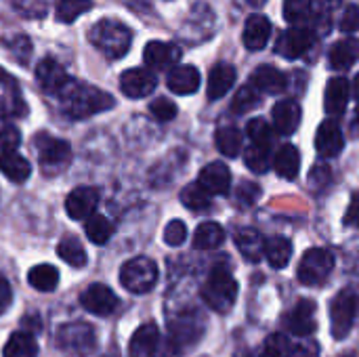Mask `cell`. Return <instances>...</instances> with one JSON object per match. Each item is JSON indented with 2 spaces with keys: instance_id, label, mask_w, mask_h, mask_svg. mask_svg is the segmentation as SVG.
Segmentation results:
<instances>
[{
  "instance_id": "obj_1",
  "label": "cell",
  "mask_w": 359,
  "mask_h": 357,
  "mask_svg": "<svg viewBox=\"0 0 359 357\" xmlns=\"http://www.w3.org/2000/svg\"><path fill=\"white\" fill-rule=\"evenodd\" d=\"M59 101H61L63 114H67L74 120L95 116V114L111 109L116 105V101L109 93H105L97 86H90V84L76 82V80H72L63 88V93L59 95Z\"/></svg>"
},
{
  "instance_id": "obj_2",
  "label": "cell",
  "mask_w": 359,
  "mask_h": 357,
  "mask_svg": "<svg viewBox=\"0 0 359 357\" xmlns=\"http://www.w3.org/2000/svg\"><path fill=\"white\" fill-rule=\"evenodd\" d=\"M88 40L95 44L99 53H103L107 59H120L128 53L130 42H133V32L116 19H101L97 21L90 32Z\"/></svg>"
},
{
  "instance_id": "obj_3",
  "label": "cell",
  "mask_w": 359,
  "mask_h": 357,
  "mask_svg": "<svg viewBox=\"0 0 359 357\" xmlns=\"http://www.w3.org/2000/svg\"><path fill=\"white\" fill-rule=\"evenodd\" d=\"M202 299L217 314H227L233 307L238 299V282L233 280L227 267H215L210 271L202 288Z\"/></svg>"
},
{
  "instance_id": "obj_4",
  "label": "cell",
  "mask_w": 359,
  "mask_h": 357,
  "mask_svg": "<svg viewBox=\"0 0 359 357\" xmlns=\"http://www.w3.org/2000/svg\"><path fill=\"white\" fill-rule=\"evenodd\" d=\"M122 286L133 295L149 292L158 282V265L147 257H135L126 261L120 269Z\"/></svg>"
},
{
  "instance_id": "obj_5",
  "label": "cell",
  "mask_w": 359,
  "mask_h": 357,
  "mask_svg": "<svg viewBox=\"0 0 359 357\" xmlns=\"http://www.w3.org/2000/svg\"><path fill=\"white\" fill-rule=\"evenodd\" d=\"M334 269V255L326 248H311L299 263V282L305 286H320Z\"/></svg>"
},
{
  "instance_id": "obj_6",
  "label": "cell",
  "mask_w": 359,
  "mask_h": 357,
  "mask_svg": "<svg viewBox=\"0 0 359 357\" xmlns=\"http://www.w3.org/2000/svg\"><path fill=\"white\" fill-rule=\"evenodd\" d=\"M97 345L95 330L84 324V322H74V324H63L57 330V347L69 353L78 356H88Z\"/></svg>"
},
{
  "instance_id": "obj_7",
  "label": "cell",
  "mask_w": 359,
  "mask_h": 357,
  "mask_svg": "<svg viewBox=\"0 0 359 357\" xmlns=\"http://www.w3.org/2000/svg\"><path fill=\"white\" fill-rule=\"evenodd\" d=\"M355 316H358V299L353 292L349 290H343L339 292L332 303H330V322H332V337L337 341L345 339L351 328H353V322H355Z\"/></svg>"
},
{
  "instance_id": "obj_8",
  "label": "cell",
  "mask_w": 359,
  "mask_h": 357,
  "mask_svg": "<svg viewBox=\"0 0 359 357\" xmlns=\"http://www.w3.org/2000/svg\"><path fill=\"white\" fill-rule=\"evenodd\" d=\"M36 149H38V160L42 168L46 170H57L65 166L72 158V147L67 141L50 137V135H38L36 137Z\"/></svg>"
},
{
  "instance_id": "obj_9",
  "label": "cell",
  "mask_w": 359,
  "mask_h": 357,
  "mask_svg": "<svg viewBox=\"0 0 359 357\" xmlns=\"http://www.w3.org/2000/svg\"><path fill=\"white\" fill-rule=\"evenodd\" d=\"M80 305L88 314H93V316L107 318V316H111L118 309L120 299H118V295L109 286H105V284H90L80 295Z\"/></svg>"
},
{
  "instance_id": "obj_10",
  "label": "cell",
  "mask_w": 359,
  "mask_h": 357,
  "mask_svg": "<svg viewBox=\"0 0 359 357\" xmlns=\"http://www.w3.org/2000/svg\"><path fill=\"white\" fill-rule=\"evenodd\" d=\"M158 86V78L147 67H133L120 76V90L128 99H143L151 95Z\"/></svg>"
},
{
  "instance_id": "obj_11",
  "label": "cell",
  "mask_w": 359,
  "mask_h": 357,
  "mask_svg": "<svg viewBox=\"0 0 359 357\" xmlns=\"http://www.w3.org/2000/svg\"><path fill=\"white\" fill-rule=\"evenodd\" d=\"M36 80H38V84L42 86L44 93L57 95V97L72 82V78L67 76L65 67L57 59H53V57H46V59H42L36 65Z\"/></svg>"
},
{
  "instance_id": "obj_12",
  "label": "cell",
  "mask_w": 359,
  "mask_h": 357,
  "mask_svg": "<svg viewBox=\"0 0 359 357\" xmlns=\"http://www.w3.org/2000/svg\"><path fill=\"white\" fill-rule=\"evenodd\" d=\"M97 204H99V191L95 187L82 185V187H76L67 196V200H65V213L74 221H86V219H90L95 215Z\"/></svg>"
},
{
  "instance_id": "obj_13",
  "label": "cell",
  "mask_w": 359,
  "mask_h": 357,
  "mask_svg": "<svg viewBox=\"0 0 359 357\" xmlns=\"http://www.w3.org/2000/svg\"><path fill=\"white\" fill-rule=\"evenodd\" d=\"M286 324H288V330L294 335V337H311L318 328V322H316V303L313 301H299L290 314L286 316Z\"/></svg>"
},
{
  "instance_id": "obj_14",
  "label": "cell",
  "mask_w": 359,
  "mask_h": 357,
  "mask_svg": "<svg viewBox=\"0 0 359 357\" xmlns=\"http://www.w3.org/2000/svg\"><path fill=\"white\" fill-rule=\"evenodd\" d=\"M179 59H181V48L177 44H172V42L151 40V42H147V46L143 50V61L151 69L175 67Z\"/></svg>"
},
{
  "instance_id": "obj_15",
  "label": "cell",
  "mask_w": 359,
  "mask_h": 357,
  "mask_svg": "<svg viewBox=\"0 0 359 357\" xmlns=\"http://www.w3.org/2000/svg\"><path fill=\"white\" fill-rule=\"evenodd\" d=\"M313 44V34L305 27H290L282 34L276 50L286 59H299L303 57Z\"/></svg>"
},
{
  "instance_id": "obj_16",
  "label": "cell",
  "mask_w": 359,
  "mask_h": 357,
  "mask_svg": "<svg viewBox=\"0 0 359 357\" xmlns=\"http://www.w3.org/2000/svg\"><path fill=\"white\" fill-rule=\"evenodd\" d=\"M345 147V137L341 126L334 120H326L320 124L316 133V149L322 158H334L343 151Z\"/></svg>"
},
{
  "instance_id": "obj_17",
  "label": "cell",
  "mask_w": 359,
  "mask_h": 357,
  "mask_svg": "<svg viewBox=\"0 0 359 357\" xmlns=\"http://www.w3.org/2000/svg\"><path fill=\"white\" fill-rule=\"evenodd\" d=\"M198 183L210 196H225L231 187V173L223 162H210L200 170Z\"/></svg>"
},
{
  "instance_id": "obj_18",
  "label": "cell",
  "mask_w": 359,
  "mask_h": 357,
  "mask_svg": "<svg viewBox=\"0 0 359 357\" xmlns=\"http://www.w3.org/2000/svg\"><path fill=\"white\" fill-rule=\"evenodd\" d=\"M160 347V330L156 324L147 322L141 328L135 330L130 343H128V356L130 357H156Z\"/></svg>"
},
{
  "instance_id": "obj_19",
  "label": "cell",
  "mask_w": 359,
  "mask_h": 357,
  "mask_svg": "<svg viewBox=\"0 0 359 357\" xmlns=\"http://www.w3.org/2000/svg\"><path fill=\"white\" fill-rule=\"evenodd\" d=\"M23 114H25V103L19 95L15 80L4 69H0V116L15 118Z\"/></svg>"
},
{
  "instance_id": "obj_20",
  "label": "cell",
  "mask_w": 359,
  "mask_h": 357,
  "mask_svg": "<svg viewBox=\"0 0 359 357\" xmlns=\"http://www.w3.org/2000/svg\"><path fill=\"white\" fill-rule=\"evenodd\" d=\"M166 86L175 95H191L200 88V72L194 65H175L168 72Z\"/></svg>"
},
{
  "instance_id": "obj_21",
  "label": "cell",
  "mask_w": 359,
  "mask_h": 357,
  "mask_svg": "<svg viewBox=\"0 0 359 357\" xmlns=\"http://www.w3.org/2000/svg\"><path fill=\"white\" fill-rule=\"evenodd\" d=\"M250 84L259 90V93H265V95H278L286 88L288 80L286 76L273 67V65H261L252 72L250 76Z\"/></svg>"
},
{
  "instance_id": "obj_22",
  "label": "cell",
  "mask_w": 359,
  "mask_h": 357,
  "mask_svg": "<svg viewBox=\"0 0 359 357\" xmlns=\"http://www.w3.org/2000/svg\"><path fill=\"white\" fill-rule=\"evenodd\" d=\"M236 78H238V72L233 65L229 63H217L212 69H210V76H208V99L210 101H217L221 97H225L231 86L236 84Z\"/></svg>"
},
{
  "instance_id": "obj_23",
  "label": "cell",
  "mask_w": 359,
  "mask_h": 357,
  "mask_svg": "<svg viewBox=\"0 0 359 357\" xmlns=\"http://www.w3.org/2000/svg\"><path fill=\"white\" fill-rule=\"evenodd\" d=\"M349 95H351V86L347 82V78H332L326 86V95H324V107L330 116H343L349 103Z\"/></svg>"
},
{
  "instance_id": "obj_24",
  "label": "cell",
  "mask_w": 359,
  "mask_h": 357,
  "mask_svg": "<svg viewBox=\"0 0 359 357\" xmlns=\"http://www.w3.org/2000/svg\"><path fill=\"white\" fill-rule=\"evenodd\" d=\"M271 114H273V126L282 135H292L299 128L301 116H303L301 105L292 99H284V101L276 103Z\"/></svg>"
},
{
  "instance_id": "obj_25",
  "label": "cell",
  "mask_w": 359,
  "mask_h": 357,
  "mask_svg": "<svg viewBox=\"0 0 359 357\" xmlns=\"http://www.w3.org/2000/svg\"><path fill=\"white\" fill-rule=\"evenodd\" d=\"M233 240L246 261L259 263L261 257H265V238L261 236V231H257L252 227H244V229L236 231Z\"/></svg>"
},
{
  "instance_id": "obj_26",
  "label": "cell",
  "mask_w": 359,
  "mask_h": 357,
  "mask_svg": "<svg viewBox=\"0 0 359 357\" xmlns=\"http://www.w3.org/2000/svg\"><path fill=\"white\" fill-rule=\"evenodd\" d=\"M269 38H271V23H269V19L265 15H252L246 21L244 34H242V40H244L246 48L261 50L269 42Z\"/></svg>"
},
{
  "instance_id": "obj_27",
  "label": "cell",
  "mask_w": 359,
  "mask_h": 357,
  "mask_svg": "<svg viewBox=\"0 0 359 357\" xmlns=\"http://www.w3.org/2000/svg\"><path fill=\"white\" fill-rule=\"evenodd\" d=\"M273 168L278 173V177L286 179V181H294L301 168V154L294 145L286 143L278 149L276 158H273Z\"/></svg>"
},
{
  "instance_id": "obj_28",
  "label": "cell",
  "mask_w": 359,
  "mask_h": 357,
  "mask_svg": "<svg viewBox=\"0 0 359 357\" xmlns=\"http://www.w3.org/2000/svg\"><path fill=\"white\" fill-rule=\"evenodd\" d=\"M0 173L13 183H25L32 175V166L23 156L8 151V154H0Z\"/></svg>"
},
{
  "instance_id": "obj_29",
  "label": "cell",
  "mask_w": 359,
  "mask_h": 357,
  "mask_svg": "<svg viewBox=\"0 0 359 357\" xmlns=\"http://www.w3.org/2000/svg\"><path fill=\"white\" fill-rule=\"evenodd\" d=\"M330 65L334 69H349L359 59V40L355 38H345L339 40L332 48H330Z\"/></svg>"
},
{
  "instance_id": "obj_30",
  "label": "cell",
  "mask_w": 359,
  "mask_h": 357,
  "mask_svg": "<svg viewBox=\"0 0 359 357\" xmlns=\"http://www.w3.org/2000/svg\"><path fill=\"white\" fill-rule=\"evenodd\" d=\"M265 259L273 269H284L292 259V244L288 238L276 236L271 240H265Z\"/></svg>"
},
{
  "instance_id": "obj_31",
  "label": "cell",
  "mask_w": 359,
  "mask_h": 357,
  "mask_svg": "<svg viewBox=\"0 0 359 357\" xmlns=\"http://www.w3.org/2000/svg\"><path fill=\"white\" fill-rule=\"evenodd\" d=\"M225 242V229L219 223H202L194 234V248L198 250H215Z\"/></svg>"
},
{
  "instance_id": "obj_32",
  "label": "cell",
  "mask_w": 359,
  "mask_h": 357,
  "mask_svg": "<svg viewBox=\"0 0 359 357\" xmlns=\"http://www.w3.org/2000/svg\"><path fill=\"white\" fill-rule=\"evenodd\" d=\"M57 255L63 263H67L69 267H84L86 265V250L82 246V242L74 236H65L59 244H57Z\"/></svg>"
},
{
  "instance_id": "obj_33",
  "label": "cell",
  "mask_w": 359,
  "mask_h": 357,
  "mask_svg": "<svg viewBox=\"0 0 359 357\" xmlns=\"http://www.w3.org/2000/svg\"><path fill=\"white\" fill-rule=\"evenodd\" d=\"M27 282L38 292H53L57 288V284H59V271H57V267L42 263V265H36V267L29 269Z\"/></svg>"
},
{
  "instance_id": "obj_34",
  "label": "cell",
  "mask_w": 359,
  "mask_h": 357,
  "mask_svg": "<svg viewBox=\"0 0 359 357\" xmlns=\"http://www.w3.org/2000/svg\"><path fill=\"white\" fill-rule=\"evenodd\" d=\"M4 357H36L38 356V345L32 332H15L4 345Z\"/></svg>"
},
{
  "instance_id": "obj_35",
  "label": "cell",
  "mask_w": 359,
  "mask_h": 357,
  "mask_svg": "<svg viewBox=\"0 0 359 357\" xmlns=\"http://www.w3.org/2000/svg\"><path fill=\"white\" fill-rule=\"evenodd\" d=\"M215 143H217V149H219L223 156L236 158V156H240V151H242V133H240L236 126H223V128L217 130Z\"/></svg>"
},
{
  "instance_id": "obj_36",
  "label": "cell",
  "mask_w": 359,
  "mask_h": 357,
  "mask_svg": "<svg viewBox=\"0 0 359 357\" xmlns=\"http://www.w3.org/2000/svg\"><path fill=\"white\" fill-rule=\"evenodd\" d=\"M93 8V0H57L55 17L61 23H74L80 15Z\"/></svg>"
},
{
  "instance_id": "obj_37",
  "label": "cell",
  "mask_w": 359,
  "mask_h": 357,
  "mask_svg": "<svg viewBox=\"0 0 359 357\" xmlns=\"http://www.w3.org/2000/svg\"><path fill=\"white\" fill-rule=\"evenodd\" d=\"M0 46H4L11 53V57L17 59L21 65H25L32 57V42L23 34H11V36L0 38Z\"/></svg>"
},
{
  "instance_id": "obj_38",
  "label": "cell",
  "mask_w": 359,
  "mask_h": 357,
  "mask_svg": "<svg viewBox=\"0 0 359 357\" xmlns=\"http://www.w3.org/2000/svg\"><path fill=\"white\" fill-rule=\"evenodd\" d=\"M86 236L93 244H107L111 234H114V225L107 217L103 215H93L90 219H86Z\"/></svg>"
},
{
  "instance_id": "obj_39",
  "label": "cell",
  "mask_w": 359,
  "mask_h": 357,
  "mask_svg": "<svg viewBox=\"0 0 359 357\" xmlns=\"http://www.w3.org/2000/svg\"><path fill=\"white\" fill-rule=\"evenodd\" d=\"M210 194L200 185V183H189L183 191H181V202L185 208L198 213V210H206L210 206Z\"/></svg>"
},
{
  "instance_id": "obj_40",
  "label": "cell",
  "mask_w": 359,
  "mask_h": 357,
  "mask_svg": "<svg viewBox=\"0 0 359 357\" xmlns=\"http://www.w3.org/2000/svg\"><path fill=\"white\" fill-rule=\"evenodd\" d=\"M246 133H248L252 145L271 149V145H273V128H271V124L267 120H263V118L250 120L248 126H246Z\"/></svg>"
},
{
  "instance_id": "obj_41",
  "label": "cell",
  "mask_w": 359,
  "mask_h": 357,
  "mask_svg": "<svg viewBox=\"0 0 359 357\" xmlns=\"http://www.w3.org/2000/svg\"><path fill=\"white\" fill-rule=\"evenodd\" d=\"M259 103H261V93H259L252 84H248V86H242V88L236 93V97H233V101H231V109H233L236 114H246V112L255 109Z\"/></svg>"
},
{
  "instance_id": "obj_42",
  "label": "cell",
  "mask_w": 359,
  "mask_h": 357,
  "mask_svg": "<svg viewBox=\"0 0 359 357\" xmlns=\"http://www.w3.org/2000/svg\"><path fill=\"white\" fill-rule=\"evenodd\" d=\"M244 164L257 173V175H263L269 170L271 166V158H269V149L265 147H257V145H250L246 151H244Z\"/></svg>"
},
{
  "instance_id": "obj_43",
  "label": "cell",
  "mask_w": 359,
  "mask_h": 357,
  "mask_svg": "<svg viewBox=\"0 0 359 357\" xmlns=\"http://www.w3.org/2000/svg\"><path fill=\"white\" fill-rule=\"evenodd\" d=\"M313 15V0H284V17L290 23H303Z\"/></svg>"
},
{
  "instance_id": "obj_44",
  "label": "cell",
  "mask_w": 359,
  "mask_h": 357,
  "mask_svg": "<svg viewBox=\"0 0 359 357\" xmlns=\"http://www.w3.org/2000/svg\"><path fill=\"white\" fill-rule=\"evenodd\" d=\"M53 0H13V6L19 15L27 19H42L48 15Z\"/></svg>"
},
{
  "instance_id": "obj_45",
  "label": "cell",
  "mask_w": 359,
  "mask_h": 357,
  "mask_svg": "<svg viewBox=\"0 0 359 357\" xmlns=\"http://www.w3.org/2000/svg\"><path fill=\"white\" fill-rule=\"evenodd\" d=\"M290 351L292 343L284 335H271L263 345L261 357H290Z\"/></svg>"
},
{
  "instance_id": "obj_46",
  "label": "cell",
  "mask_w": 359,
  "mask_h": 357,
  "mask_svg": "<svg viewBox=\"0 0 359 357\" xmlns=\"http://www.w3.org/2000/svg\"><path fill=\"white\" fill-rule=\"evenodd\" d=\"M149 112L158 122H170V120H175L179 109L168 97H158L149 103Z\"/></svg>"
},
{
  "instance_id": "obj_47",
  "label": "cell",
  "mask_w": 359,
  "mask_h": 357,
  "mask_svg": "<svg viewBox=\"0 0 359 357\" xmlns=\"http://www.w3.org/2000/svg\"><path fill=\"white\" fill-rule=\"evenodd\" d=\"M21 143V133L13 124H0V151H15Z\"/></svg>"
},
{
  "instance_id": "obj_48",
  "label": "cell",
  "mask_w": 359,
  "mask_h": 357,
  "mask_svg": "<svg viewBox=\"0 0 359 357\" xmlns=\"http://www.w3.org/2000/svg\"><path fill=\"white\" fill-rule=\"evenodd\" d=\"M261 198V187L250 181H242L240 187L236 189V200L240 206H252Z\"/></svg>"
},
{
  "instance_id": "obj_49",
  "label": "cell",
  "mask_w": 359,
  "mask_h": 357,
  "mask_svg": "<svg viewBox=\"0 0 359 357\" xmlns=\"http://www.w3.org/2000/svg\"><path fill=\"white\" fill-rule=\"evenodd\" d=\"M187 238V225L179 219L170 221L164 229V242L168 246H181Z\"/></svg>"
},
{
  "instance_id": "obj_50",
  "label": "cell",
  "mask_w": 359,
  "mask_h": 357,
  "mask_svg": "<svg viewBox=\"0 0 359 357\" xmlns=\"http://www.w3.org/2000/svg\"><path fill=\"white\" fill-rule=\"evenodd\" d=\"M332 179V173H330V166H324V164H318L311 175H309V185L313 191H322Z\"/></svg>"
},
{
  "instance_id": "obj_51",
  "label": "cell",
  "mask_w": 359,
  "mask_h": 357,
  "mask_svg": "<svg viewBox=\"0 0 359 357\" xmlns=\"http://www.w3.org/2000/svg\"><path fill=\"white\" fill-rule=\"evenodd\" d=\"M290 357H320V345L311 339H303L297 345H292Z\"/></svg>"
},
{
  "instance_id": "obj_52",
  "label": "cell",
  "mask_w": 359,
  "mask_h": 357,
  "mask_svg": "<svg viewBox=\"0 0 359 357\" xmlns=\"http://www.w3.org/2000/svg\"><path fill=\"white\" fill-rule=\"evenodd\" d=\"M341 27L345 32H355V29H359V8L355 4H349L345 8V15L341 19Z\"/></svg>"
},
{
  "instance_id": "obj_53",
  "label": "cell",
  "mask_w": 359,
  "mask_h": 357,
  "mask_svg": "<svg viewBox=\"0 0 359 357\" xmlns=\"http://www.w3.org/2000/svg\"><path fill=\"white\" fill-rule=\"evenodd\" d=\"M13 303V290H11V284L8 280L0 274V316L11 307Z\"/></svg>"
},
{
  "instance_id": "obj_54",
  "label": "cell",
  "mask_w": 359,
  "mask_h": 357,
  "mask_svg": "<svg viewBox=\"0 0 359 357\" xmlns=\"http://www.w3.org/2000/svg\"><path fill=\"white\" fill-rule=\"evenodd\" d=\"M345 223H347L349 227L359 229V194H355V196L351 198L349 210H347V215H345Z\"/></svg>"
},
{
  "instance_id": "obj_55",
  "label": "cell",
  "mask_w": 359,
  "mask_h": 357,
  "mask_svg": "<svg viewBox=\"0 0 359 357\" xmlns=\"http://www.w3.org/2000/svg\"><path fill=\"white\" fill-rule=\"evenodd\" d=\"M343 0H313V13H328V11H334Z\"/></svg>"
},
{
  "instance_id": "obj_56",
  "label": "cell",
  "mask_w": 359,
  "mask_h": 357,
  "mask_svg": "<svg viewBox=\"0 0 359 357\" xmlns=\"http://www.w3.org/2000/svg\"><path fill=\"white\" fill-rule=\"evenodd\" d=\"M351 135H353V137H359V109L355 112L353 120H351Z\"/></svg>"
},
{
  "instance_id": "obj_57",
  "label": "cell",
  "mask_w": 359,
  "mask_h": 357,
  "mask_svg": "<svg viewBox=\"0 0 359 357\" xmlns=\"http://www.w3.org/2000/svg\"><path fill=\"white\" fill-rule=\"evenodd\" d=\"M353 95H355V99L359 101V74L355 76V80H353Z\"/></svg>"
},
{
  "instance_id": "obj_58",
  "label": "cell",
  "mask_w": 359,
  "mask_h": 357,
  "mask_svg": "<svg viewBox=\"0 0 359 357\" xmlns=\"http://www.w3.org/2000/svg\"><path fill=\"white\" fill-rule=\"evenodd\" d=\"M248 2H250L252 6H261V4H263L265 0H248Z\"/></svg>"
}]
</instances>
